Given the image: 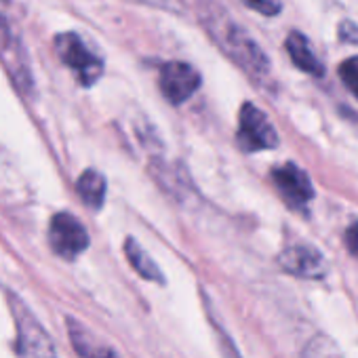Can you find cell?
Returning a JSON list of instances; mask_svg holds the SVG:
<instances>
[{
  "label": "cell",
  "mask_w": 358,
  "mask_h": 358,
  "mask_svg": "<svg viewBox=\"0 0 358 358\" xmlns=\"http://www.w3.org/2000/svg\"><path fill=\"white\" fill-rule=\"evenodd\" d=\"M199 13L203 26L224 53L236 62L253 78H262L270 72V59L264 49L251 38V34L234 22V17L217 5V0H199Z\"/></svg>",
  "instance_id": "obj_1"
},
{
  "label": "cell",
  "mask_w": 358,
  "mask_h": 358,
  "mask_svg": "<svg viewBox=\"0 0 358 358\" xmlns=\"http://www.w3.org/2000/svg\"><path fill=\"white\" fill-rule=\"evenodd\" d=\"M55 49L59 59L74 72V76L83 87H91L101 78L103 62L87 47V43L78 34L74 32L59 34L55 38Z\"/></svg>",
  "instance_id": "obj_2"
},
{
  "label": "cell",
  "mask_w": 358,
  "mask_h": 358,
  "mask_svg": "<svg viewBox=\"0 0 358 358\" xmlns=\"http://www.w3.org/2000/svg\"><path fill=\"white\" fill-rule=\"evenodd\" d=\"M11 306L17 324V354L22 358H57L49 333L41 327L34 314L11 295Z\"/></svg>",
  "instance_id": "obj_3"
},
{
  "label": "cell",
  "mask_w": 358,
  "mask_h": 358,
  "mask_svg": "<svg viewBox=\"0 0 358 358\" xmlns=\"http://www.w3.org/2000/svg\"><path fill=\"white\" fill-rule=\"evenodd\" d=\"M236 141L243 152H262L278 145V133L268 116L253 103H243L238 114Z\"/></svg>",
  "instance_id": "obj_4"
},
{
  "label": "cell",
  "mask_w": 358,
  "mask_h": 358,
  "mask_svg": "<svg viewBox=\"0 0 358 358\" xmlns=\"http://www.w3.org/2000/svg\"><path fill=\"white\" fill-rule=\"evenodd\" d=\"M0 62L5 64L9 76L13 78V83L17 85V89L22 93H26V95L32 93L34 78H32L26 47L20 41V36L15 34L13 26L3 15H0Z\"/></svg>",
  "instance_id": "obj_5"
},
{
  "label": "cell",
  "mask_w": 358,
  "mask_h": 358,
  "mask_svg": "<svg viewBox=\"0 0 358 358\" xmlns=\"http://www.w3.org/2000/svg\"><path fill=\"white\" fill-rule=\"evenodd\" d=\"M160 91L173 106L188 101L201 87V74L184 62H169L160 68Z\"/></svg>",
  "instance_id": "obj_6"
},
{
  "label": "cell",
  "mask_w": 358,
  "mask_h": 358,
  "mask_svg": "<svg viewBox=\"0 0 358 358\" xmlns=\"http://www.w3.org/2000/svg\"><path fill=\"white\" fill-rule=\"evenodd\" d=\"M49 243L59 257L74 259L89 247V234L74 215L57 213L49 226Z\"/></svg>",
  "instance_id": "obj_7"
},
{
  "label": "cell",
  "mask_w": 358,
  "mask_h": 358,
  "mask_svg": "<svg viewBox=\"0 0 358 358\" xmlns=\"http://www.w3.org/2000/svg\"><path fill=\"white\" fill-rule=\"evenodd\" d=\"M272 179H274L278 192L282 194V199L293 207L308 205L314 199L312 179L308 177V173L303 169H299L293 162H285V164L276 166L272 171Z\"/></svg>",
  "instance_id": "obj_8"
},
{
  "label": "cell",
  "mask_w": 358,
  "mask_h": 358,
  "mask_svg": "<svg viewBox=\"0 0 358 358\" xmlns=\"http://www.w3.org/2000/svg\"><path fill=\"white\" fill-rule=\"evenodd\" d=\"M278 264L282 266L285 272L299 276V278H320L324 276V259L322 255L308 247V245H297L289 247L280 253Z\"/></svg>",
  "instance_id": "obj_9"
},
{
  "label": "cell",
  "mask_w": 358,
  "mask_h": 358,
  "mask_svg": "<svg viewBox=\"0 0 358 358\" xmlns=\"http://www.w3.org/2000/svg\"><path fill=\"white\" fill-rule=\"evenodd\" d=\"M287 51H289V57L291 62L306 74H312V76H320L324 72L320 59L316 57L310 41L301 34V32H291L287 36V43H285Z\"/></svg>",
  "instance_id": "obj_10"
},
{
  "label": "cell",
  "mask_w": 358,
  "mask_h": 358,
  "mask_svg": "<svg viewBox=\"0 0 358 358\" xmlns=\"http://www.w3.org/2000/svg\"><path fill=\"white\" fill-rule=\"evenodd\" d=\"M68 329H70V339L74 350L83 356V358H120L110 345L101 343L99 339H95L80 322L68 318Z\"/></svg>",
  "instance_id": "obj_11"
},
{
  "label": "cell",
  "mask_w": 358,
  "mask_h": 358,
  "mask_svg": "<svg viewBox=\"0 0 358 358\" xmlns=\"http://www.w3.org/2000/svg\"><path fill=\"white\" fill-rule=\"evenodd\" d=\"M76 192L89 209H101L106 201V177L95 169H87L78 177Z\"/></svg>",
  "instance_id": "obj_12"
},
{
  "label": "cell",
  "mask_w": 358,
  "mask_h": 358,
  "mask_svg": "<svg viewBox=\"0 0 358 358\" xmlns=\"http://www.w3.org/2000/svg\"><path fill=\"white\" fill-rule=\"evenodd\" d=\"M124 253H127V259L131 262V266L135 268V272H137L139 276H143L145 280L162 282V272H160V268L150 259V255L143 251V247H141L135 238H127V243H124Z\"/></svg>",
  "instance_id": "obj_13"
},
{
  "label": "cell",
  "mask_w": 358,
  "mask_h": 358,
  "mask_svg": "<svg viewBox=\"0 0 358 358\" xmlns=\"http://www.w3.org/2000/svg\"><path fill=\"white\" fill-rule=\"evenodd\" d=\"M339 78L348 87V91L358 99V57H350L339 66Z\"/></svg>",
  "instance_id": "obj_14"
},
{
  "label": "cell",
  "mask_w": 358,
  "mask_h": 358,
  "mask_svg": "<svg viewBox=\"0 0 358 358\" xmlns=\"http://www.w3.org/2000/svg\"><path fill=\"white\" fill-rule=\"evenodd\" d=\"M245 3H247V7H251L253 11H257L266 17H274L282 9L280 0H245Z\"/></svg>",
  "instance_id": "obj_15"
},
{
  "label": "cell",
  "mask_w": 358,
  "mask_h": 358,
  "mask_svg": "<svg viewBox=\"0 0 358 358\" xmlns=\"http://www.w3.org/2000/svg\"><path fill=\"white\" fill-rule=\"evenodd\" d=\"M137 3L150 5V7H156V9H162V11L182 13V5H179V0H137Z\"/></svg>",
  "instance_id": "obj_16"
},
{
  "label": "cell",
  "mask_w": 358,
  "mask_h": 358,
  "mask_svg": "<svg viewBox=\"0 0 358 358\" xmlns=\"http://www.w3.org/2000/svg\"><path fill=\"white\" fill-rule=\"evenodd\" d=\"M345 247H348V251L352 255L358 257V222L348 228V232H345Z\"/></svg>",
  "instance_id": "obj_17"
}]
</instances>
